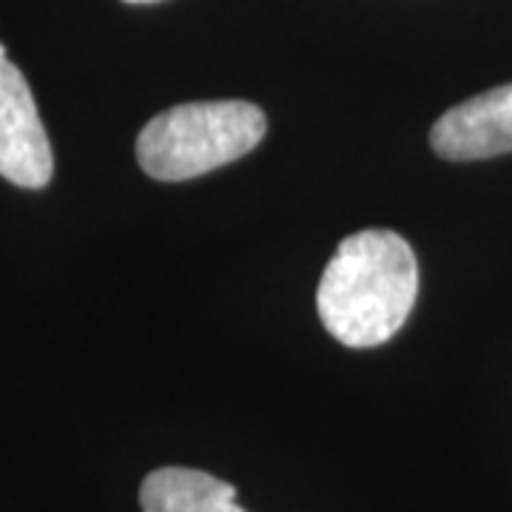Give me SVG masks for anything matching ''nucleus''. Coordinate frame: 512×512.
Returning <instances> with one entry per match:
<instances>
[{
    "mask_svg": "<svg viewBox=\"0 0 512 512\" xmlns=\"http://www.w3.org/2000/svg\"><path fill=\"white\" fill-rule=\"evenodd\" d=\"M419 296L416 254L393 231L370 228L339 242L316 291V311L345 348H379L407 322Z\"/></svg>",
    "mask_w": 512,
    "mask_h": 512,
    "instance_id": "1",
    "label": "nucleus"
},
{
    "mask_svg": "<svg viewBox=\"0 0 512 512\" xmlns=\"http://www.w3.org/2000/svg\"><path fill=\"white\" fill-rule=\"evenodd\" d=\"M265 131V111L245 100L180 103L140 131L137 163L154 180L183 183L251 154Z\"/></svg>",
    "mask_w": 512,
    "mask_h": 512,
    "instance_id": "2",
    "label": "nucleus"
},
{
    "mask_svg": "<svg viewBox=\"0 0 512 512\" xmlns=\"http://www.w3.org/2000/svg\"><path fill=\"white\" fill-rule=\"evenodd\" d=\"M55 157L35 94L15 63L0 57V177L18 188L52 183Z\"/></svg>",
    "mask_w": 512,
    "mask_h": 512,
    "instance_id": "3",
    "label": "nucleus"
},
{
    "mask_svg": "<svg viewBox=\"0 0 512 512\" xmlns=\"http://www.w3.org/2000/svg\"><path fill=\"white\" fill-rule=\"evenodd\" d=\"M436 154L453 163L490 160L512 151V83L444 111L430 131Z\"/></svg>",
    "mask_w": 512,
    "mask_h": 512,
    "instance_id": "4",
    "label": "nucleus"
},
{
    "mask_svg": "<svg viewBox=\"0 0 512 512\" xmlns=\"http://www.w3.org/2000/svg\"><path fill=\"white\" fill-rule=\"evenodd\" d=\"M140 504L143 512H245L228 481L191 467H160L148 473Z\"/></svg>",
    "mask_w": 512,
    "mask_h": 512,
    "instance_id": "5",
    "label": "nucleus"
},
{
    "mask_svg": "<svg viewBox=\"0 0 512 512\" xmlns=\"http://www.w3.org/2000/svg\"><path fill=\"white\" fill-rule=\"evenodd\" d=\"M126 3H157V0H126Z\"/></svg>",
    "mask_w": 512,
    "mask_h": 512,
    "instance_id": "6",
    "label": "nucleus"
},
{
    "mask_svg": "<svg viewBox=\"0 0 512 512\" xmlns=\"http://www.w3.org/2000/svg\"><path fill=\"white\" fill-rule=\"evenodd\" d=\"M0 57H6V46L3 43H0Z\"/></svg>",
    "mask_w": 512,
    "mask_h": 512,
    "instance_id": "7",
    "label": "nucleus"
}]
</instances>
